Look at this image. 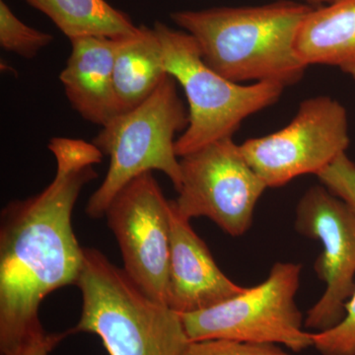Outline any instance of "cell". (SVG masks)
<instances>
[{
  "mask_svg": "<svg viewBox=\"0 0 355 355\" xmlns=\"http://www.w3.org/2000/svg\"><path fill=\"white\" fill-rule=\"evenodd\" d=\"M317 177L323 186L347 203L355 214V163L347 153L338 156Z\"/></svg>",
  "mask_w": 355,
  "mask_h": 355,
  "instance_id": "obj_19",
  "label": "cell"
},
{
  "mask_svg": "<svg viewBox=\"0 0 355 355\" xmlns=\"http://www.w3.org/2000/svg\"><path fill=\"white\" fill-rule=\"evenodd\" d=\"M166 72L183 87L189 104V125L176 140L178 157L216 140L233 137L248 116L279 101L284 86L275 83L241 85L217 73L203 60L189 33L156 22Z\"/></svg>",
  "mask_w": 355,
  "mask_h": 355,
  "instance_id": "obj_5",
  "label": "cell"
},
{
  "mask_svg": "<svg viewBox=\"0 0 355 355\" xmlns=\"http://www.w3.org/2000/svg\"><path fill=\"white\" fill-rule=\"evenodd\" d=\"M49 18L69 40L84 36L123 39L137 34L128 14L106 0H25Z\"/></svg>",
  "mask_w": 355,
  "mask_h": 355,
  "instance_id": "obj_15",
  "label": "cell"
},
{
  "mask_svg": "<svg viewBox=\"0 0 355 355\" xmlns=\"http://www.w3.org/2000/svg\"><path fill=\"white\" fill-rule=\"evenodd\" d=\"M309 4H315V6H328V4L334 3V2L338 1V0H303Z\"/></svg>",
  "mask_w": 355,
  "mask_h": 355,
  "instance_id": "obj_21",
  "label": "cell"
},
{
  "mask_svg": "<svg viewBox=\"0 0 355 355\" xmlns=\"http://www.w3.org/2000/svg\"><path fill=\"white\" fill-rule=\"evenodd\" d=\"M53 41V36L26 25L0 0V46L3 50L33 58Z\"/></svg>",
  "mask_w": 355,
  "mask_h": 355,
  "instance_id": "obj_16",
  "label": "cell"
},
{
  "mask_svg": "<svg viewBox=\"0 0 355 355\" xmlns=\"http://www.w3.org/2000/svg\"><path fill=\"white\" fill-rule=\"evenodd\" d=\"M76 286L83 310L69 333L94 334L110 355H181L190 342L181 315L147 297L98 250H86Z\"/></svg>",
  "mask_w": 355,
  "mask_h": 355,
  "instance_id": "obj_3",
  "label": "cell"
},
{
  "mask_svg": "<svg viewBox=\"0 0 355 355\" xmlns=\"http://www.w3.org/2000/svg\"><path fill=\"white\" fill-rule=\"evenodd\" d=\"M349 146L347 110L329 96H317L301 103L286 128L240 146L266 187L279 188L296 177L319 174Z\"/></svg>",
  "mask_w": 355,
  "mask_h": 355,
  "instance_id": "obj_8",
  "label": "cell"
},
{
  "mask_svg": "<svg viewBox=\"0 0 355 355\" xmlns=\"http://www.w3.org/2000/svg\"><path fill=\"white\" fill-rule=\"evenodd\" d=\"M182 184L173 207L187 220L207 217L223 232L249 230L266 184L252 169L233 137L216 140L180 157Z\"/></svg>",
  "mask_w": 355,
  "mask_h": 355,
  "instance_id": "obj_7",
  "label": "cell"
},
{
  "mask_svg": "<svg viewBox=\"0 0 355 355\" xmlns=\"http://www.w3.org/2000/svg\"><path fill=\"white\" fill-rule=\"evenodd\" d=\"M181 355H291L279 345L214 338L189 342Z\"/></svg>",
  "mask_w": 355,
  "mask_h": 355,
  "instance_id": "obj_18",
  "label": "cell"
},
{
  "mask_svg": "<svg viewBox=\"0 0 355 355\" xmlns=\"http://www.w3.org/2000/svg\"><path fill=\"white\" fill-rule=\"evenodd\" d=\"M121 40L103 36L70 40L71 53L60 76L74 111L101 128L120 114L114 67Z\"/></svg>",
  "mask_w": 355,
  "mask_h": 355,
  "instance_id": "obj_12",
  "label": "cell"
},
{
  "mask_svg": "<svg viewBox=\"0 0 355 355\" xmlns=\"http://www.w3.org/2000/svg\"><path fill=\"white\" fill-rule=\"evenodd\" d=\"M245 288L221 272L207 244L190 220L178 214L171 200L168 307L180 315L198 312L234 297Z\"/></svg>",
  "mask_w": 355,
  "mask_h": 355,
  "instance_id": "obj_11",
  "label": "cell"
},
{
  "mask_svg": "<svg viewBox=\"0 0 355 355\" xmlns=\"http://www.w3.org/2000/svg\"><path fill=\"white\" fill-rule=\"evenodd\" d=\"M312 7L268 6L177 11L170 17L195 38L205 64L233 83H298L307 65L296 51L299 29Z\"/></svg>",
  "mask_w": 355,
  "mask_h": 355,
  "instance_id": "obj_2",
  "label": "cell"
},
{
  "mask_svg": "<svg viewBox=\"0 0 355 355\" xmlns=\"http://www.w3.org/2000/svg\"><path fill=\"white\" fill-rule=\"evenodd\" d=\"M123 257V270L144 294L167 305L171 200L153 172L125 184L105 212Z\"/></svg>",
  "mask_w": 355,
  "mask_h": 355,
  "instance_id": "obj_9",
  "label": "cell"
},
{
  "mask_svg": "<svg viewBox=\"0 0 355 355\" xmlns=\"http://www.w3.org/2000/svg\"><path fill=\"white\" fill-rule=\"evenodd\" d=\"M296 51L307 67L330 65L355 79V0L313 8L299 29Z\"/></svg>",
  "mask_w": 355,
  "mask_h": 355,
  "instance_id": "obj_13",
  "label": "cell"
},
{
  "mask_svg": "<svg viewBox=\"0 0 355 355\" xmlns=\"http://www.w3.org/2000/svg\"><path fill=\"white\" fill-rule=\"evenodd\" d=\"M300 275L298 263L279 261L258 286L209 309L182 314L189 340L282 345L294 352L313 347V334L303 330L302 313L295 303Z\"/></svg>",
  "mask_w": 355,
  "mask_h": 355,
  "instance_id": "obj_6",
  "label": "cell"
},
{
  "mask_svg": "<svg viewBox=\"0 0 355 355\" xmlns=\"http://www.w3.org/2000/svg\"><path fill=\"white\" fill-rule=\"evenodd\" d=\"M57 162L51 183L34 197L8 203L0 225V352L15 355L46 335L39 319L51 292L77 284L84 249L72 229L77 198L97 178L104 154L93 142L53 137Z\"/></svg>",
  "mask_w": 355,
  "mask_h": 355,
  "instance_id": "obj_1",
  "label": "cell"
},
{
  "mask_svg": "<svg viewBox=\"0 0 355 355\" xmlns=\"http://www.w3.org/2000/svg\"><path fill=\"white\" fill-rule=\"evenodd\" d=\"M295 229L323 246L314 268L326 289L308 311L305 327L330 330L345 317L355 289V214L323 184L311 187L296 207Z\"/></svg>",
  "mask_w": 355,
  "mask_h": 355,
  "instance_id": "obj_10",
  "label": "cell"
},
{
  "mask_svg": "<svg viewBox=\"0 0 355 355\" xmlns=\"http://www.w3.org/2000/svg\"><path fill=\"white\" fill-rule=\"evenodd\" d=\"M313 347L322 355H355V289L342 321L330 330L313 334Z\"/></svg>",
  "mask_w": 355,
  "mask_h": 355,
  "instance_id": "obj_17",
  "label": "cell"
},
{
  "mask_svg": "<svg viewBox=\"0 0 355 355\" xmlns=\"http://www.w3.org/2000/svg\"><path fill=\"white\" fill-rule=\"evenodd\" d=\"M162 46L154 28L121 39L114 58V85L120 114L139 107L167 76Z\"/></svg>",
  "mask_w": 355,
  "mask_h": 355,
  "instance_id": "obj_14",
  "label": "cell"
},
{
  "mask_svg": "<svg viewBox=\"0 0 355 355\" xmlns=\"http://www.w3.org/2000/svg\"><path fill=\"white\" fill-rule=\"evenodd\" d=\"M69 333L48 334L26 343L15 355H49Z\"/></svg>",
  "mask_w": 355,
  "mask_h": 355,
  "instance_id": "obj_20",
  "label": "cell"
},
{
  "mask_svg": "<svg viewBox=\"0 0 355 355\" xmlns=\"http://www.w3.org/2000/svg\"><path fill=\"white\" fill-rule=\"evenodd\" d=\"M188 125L189 111L178 95L177 81L167 74L146 101L101 128L92 142L109 156L110 166L101 186L89 198L88 216L104 217L116 193L146 172L164 173L179 191L182 173L175 135Z\"/></svg>",
  "mask_w": 355,
  "mask_h": 355,
  "instance_id": "obj_4",
  "label": "cell"
}]
</instances>
